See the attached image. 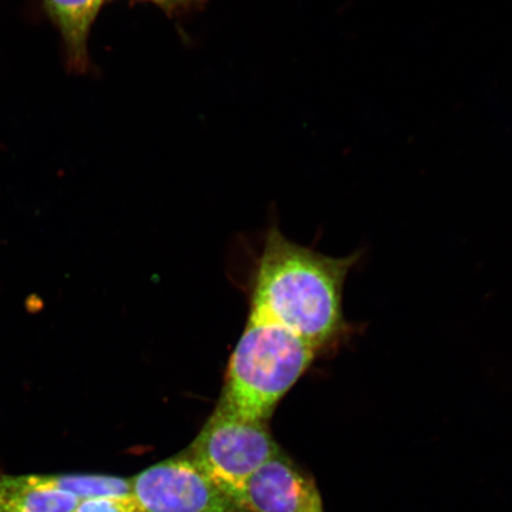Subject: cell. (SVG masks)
Segmentation results:
<instances>
[{
	"instance_id": "obj_8",
	"label": "cell",
	"mask_w": 512,
	"mask_h": 512,
	"mask_svg": "<svg viewBox=\"0 0 512 512\" xmlns=\"http://www.w3.org/2000/svg\"><path fill=\"white\" fill-rule=\"evenodd\" d=\"M51 488L69 492L80 501L102 497L130 496L131 478L105 475H38Z\"/></svg>"
},
{
	"instance_id": "obj_7",
	"label": "cell",
	"mask_w": 512,
	"mask_h": 512,
	"mask_svg": "<svg viewBox=\"0 0 512 512\" xmlns=\"http://www.w3.org/2000/svg\"><path fill=\"white\" fill-rule=\"evenodd\" d=\"M80 502L38 475H0V512H73Z\"/></svg>"
},
{
	"instance_id": "obj_3",
	"label": "cell",
	"mask_w": 512,
	"mask_h": 512,
	"mask_svg": "<svg viewBox=\"0 0 512 512\" xmlns=\"http://www.w3.org/2000/svg\"><path fill=\"white\" fill-rule=\"evenodd\" d=\"M280 451L268 422L216 406L185 452L235 499L243 483Z\"/></svg>"
},
{
	"instance_id": "obj_1",
	"label": "cell",
	"mask_w": 512,
	"mask_h": 512,
	"mask_svg": "<svg viewBox=\"0 0 512 512\" xmlns=\"http://www.w3.org/2000/svg\"><path fill=\"white\" fill-rule=\"evenodd\" d=\"M362 258L324 255L268 232L254 275L251 310L290 330L318 352H331L355 334L344 317L343 288Z\"/></svg>"
},
{
	"instance_id": "obj_5",
	"label": "cell",
	"mask_w": 512,
	"mask_h": 512,
	"mask_svg": "<svg viewBox=\"0 0 512 512\" xmlns=\"http://www.w3.org/2000/svg\"><path fill=\"white\" fill-rule=\"evenodd\" d=\"M247 512H325L315 478L281 450L236 492Z\"/></svg>"
},
{
	"instance_id": "obj_10",
	"label": "cell",
	"mask_w": 512,
	"mask_h": 512,
	"mask_svg": "<svg viewBox=\"0 0 512 512\" xmlns=\"http://www.w3.org/2000/svg\"><path fill=\"white\" fill-rule=\"evenodd\" d=\"M149 2L162 9L171 18L182 17L192 11L200 10L208 0H140Z\"/></svg>"
},
{
	"instance_id": "obj_2",
	"label": "cell",
	"mask_w": 512,
	"mask_h": 512,
	"mask_svg": "<svg viewBox=\"0 0 512 512\" xmlns=\"http://www.w3.org/2000/svg\"><path fill=\"white\" fill-rule=\"evenodd\" d=\"M318 357L311 345L290 330L249 313L229 358L217 406L268 422Z\"/></svg>"
},
{
	"instance_id": "obj_4",
	"label": "cell",
	"mask_w": 512,
	"mask_h": 512,
	"mask_svg": "<svg viewBox=\"0 0 512 512\" xmlns=\"http://www.w3.org/2000/svg\"><path fill=\"white\" fill-rule=\"evenodd\" d=\"M131 485L142 512H247L187 452L147 467Z\"/></svg>"
},
{
	"instance_id": "obj_9",
	"label": "cell",
	"mask_w": 512,
	"mask_h": 512,
	"mask_svg": "<svg viewBox=\"0 0 512 512\" xmlns=\"http://www.w3.org/2000/svg\"><path fill=\"white\" fill-rule=\"evenodd\" d=\"M73 512H142L132 495L81 501Z\"/></svg>"
},
{
	"instance_id": "obj_6",
	"label": "cell",
	"mask_w": 512,
	"mask_h": 512,
	"mask_svg": "<svg viewBox=\"0 0 512 512\" xmlns=\"http://www.w3.org/2000/svg\"><path fill=\"white\" fill-rule=\"evenodd\" d=\"M105 0H44L47 14L60 30L70 73L85 74L91 67L88 37Z\"/></svg>"
}]
</instances>
